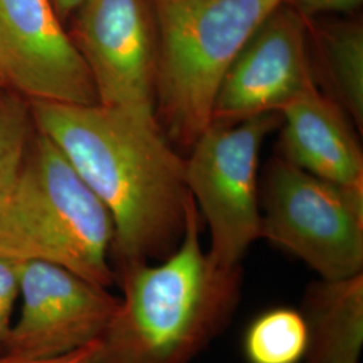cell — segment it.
<instances>
[{
  "label": "cell",
  "mask_w": 363,
  "mask_h": 363,
  "mask_svg": "<svg viewBox=\"0 0 363 363\" xmlns=\"http://www.w3.org/2000/svg\"><path fill=\"white\" fill-rule=\"evenodd\" d=\"M28 103L34 128L108 208L116 269L169 257L181 244L191 194L184 157L155 118L101 104Z\"/></svg>",
  "instance_id": "cell-1"
},
{
  "label": "cell",
  "mask_w": 363,
  "mask_h": 363,
  "mask_svg": "<svg viewBox=\"0 0 363 363\" xmlns=\"http://www.w3.org/2000/svg\"><path fill=\"white\" fill-rule=\"evenodd\" d=\"M123 291L93 363H191L230 325L242 269L217 265L201 244V213L190 195L181 244L160 264L115 269Z\"/></svg>",
  "instance_id": "cell-2"
},
{
  "label": "cell",
  "mask_w": 363,
  "mask_h": 363,
  "mask_svg": "<svg viewBox=\"0 0 363 363\" xmlns=\"http://www.w3.org/2000/svg\"><path fill=\"white\" fill-rule=\"evenodd\" d=\"M113 238V220L104 203L35 130L0 208V255L54 264L109 288L116 280L111 267Z\"/></svg>",
  "instance_id": "cell-3"
},
{
  "label": "cell",
  "mask_w": 363,
  "mask_h": 363,
  "mask_svg": "<svg viewBox=\"0 0 363 363\" xmlns=\"http://www.w3.org/2000/svg\"><path fill=\"white\" fill-rule=\"evenodd\" d=\"M286 0H150L157 31L155 115L174 147L190 151L211 123L234 58Z\"/></svg>",
  "instance_id": "cell-4"
},
{
  "label": "cell",
  "mask_w": 363,
  "mask_h": 363,
  "mask_svg": "<svg viewBox=\"0 0 363 363\" xmlns=\"http://www.w3.org/2000/svg\"><path fill=\"white\" fill-rule=\"evenodd\" d=\"M264 178L261 238L303 259L320 279L363 272V189L325 181L279 155Z\"/></svg>",
  "instance_id": "cell-5"
},
{
  "label": "cell",
  "mask_w": 363,
  "mask_h": 363,
  "mask_svg": "<svg viewBox=\"0 0 363 363\" xmlns=\"http://www.w3.org/2000/svg\"><path fill=\"white\" fill-rule=\"evenodd\" d=\"M281 124L279 112L238 123L211 121L184 157V182L210 229L208 256L222 268L241 265L261 238L259 159Z\"/></svg>",
  "instance_id": "cell-6"
},
{
  "label": "cell",
  "mask_w": 363,
  "mask_h": 363,
  "mask_svg": "<svg viewBox=\"0 0 363 363\" xmlns=\"http://www.w3.org/2000/svg\"><path fill=\"white\" fill-rule=\"evenodd\" d=\"M76 13L70 38L99 104L156 120L159 48L150 0H85Z\"/></svg>",
  "instance_id": "cell-7"
},
{
  "label": "cell",
  "mask_w": 363,
  "mask_h": 363,
  "mask_svg": "<svg viewBox=\"0 0 363 363\" xmlns=\"http://www.w3.org/2000/svg\"><path fill=\"white\" fill-rule=\"evenodd\" d=\"M22 308L0 352L48 358L99 340L116 311L118 298L62 267L21 261Z\"/></svg>",
  "instance_id": "cell-8"
},
{
  "label": "cell",
  "mask_w": 363,
  "mask_h": 363,
  "mask_svg": "<svg viewBox=\"0 0 363 363\" xmlns=\"http://www.w3.org/2000/svg\"><path fill=\"white\" fill-rule=\"evenodd\" d=\"M0 77L27 101L99 104L91 73L50 0H0Z\"/></svg>",
  "instance_id": "cell-9"
},
{
  "label": "cell",
  "mask_w": 363,
  "mask_h": 363,
  "mask_svg": "<svg viewBox=\"0 0 363 363\" xmlns=\"http://www.w3.org/2000/svg\"><path fill=\"white\" fill-rule=\"evenodd\" d=\"M308 22L286 3L276 9L234 58L214 99L211 121L238 123L279 112L315 81Z\"/></svg>",
  "instance_id": "cell-10"
},
{
  "label": "cell",
  "mask_w": 363,
  "mask_h": 363,
  "mask_svg": "<svg viewBox=\"0 0 363 363\" xmlns=\"http://www.w3.org/2000/svg\"><path fill=\"white\" fill-rule=\"evenodd\" d=\"M279 113L283 128L277 155L325 181L363 189L361 145L346 112L316 82L286 101Z\"/></svg>",
  "instance_id": "cell-11"
},
{
  "label": "cell",
  "mask_w": 363,
  "mask_h": 363,
  "mask_svg": "<svg viewBox=\"0 0 363 363\" xmlns=\"http://www.w3.org/2000/svg\"><path fill=\"white\" fill-rule=\"evenodd\" d=\"M301 315L308 328L307 363H359L363 347V272L308 286Z\"/></svg>",
  "instance_id": "cell-12"
},
{
  "label": "cell",
  "mask_w": 363,
  "mask_h": 363,
  "mask_svg": "<svg viewBox=\"0 0 363 363\" xmlns=\"http://www.w3.org/2000/svg\"><path fill=\"white\" fill-rule=\"evenodd\" d=\"M316 40L330 97L340 105L362 133V23L345 22L322 27Z\"/></svg>",
  "instance_id": "cell-13"
},
{
  "label": "cell",
  "mask_w": 363,
  "mask_h": 363,
  "mask_svg": "<svg viewBox=\"0 0 363 363\" xmlns=\"http://www.w3.org/2000/svg\"><path fill=\"white\" fill-rule=\"evenodd\" d=\"M249 363H298L308 349V328L301 312L280 307L264 312L245 335Z\"/></svg>",
  "instance_id": "cell-14"
},
{
  "label": "cell",
  "mask_w": 363,
  "mask_h": 363,
  "mask_svg": "<svg viewBox=\"0 0 363 363\" xmlns=\"http://www.w3.org/2000/svg\"><path fill=\"white\" fill-rule=\"evenodd\" d=\"M33 128L26 99L9 88L0 89V208L22 167Z\"/></svg>",
  "instance_id": "cell-15"
},
{
  "label": "cell",
  "mask_w": 363,
  "mask_h": 363,
  "mask_svg": "<svg viewBox=\"0 0 363 363\" xmlns=\"http://www.w3.org/2000/svg\"><path fill=\"white\" fill-rule=\"evenodd\" d=\"M21 294V261L0 255V350L11 325Z\"/></svg>",
  "instance_id": "cell-16"
},
{
  "label": "cell",
  "mask_w": 363,
  "mask_h": 363,
  "mask_svg": "<svg viewBox=\"0 0 363 363\" xmlns=\"http://www.w3.org/2000/svg\"><path fill=\"white\" fill-rule=\"evenodd\" d=\"M363 0H286V4L294 11L311 21L320 13H350L361 7Z\"/></svg>",
  "instance_id": "cell-17"
},
{
  "label": "cell",
  "mask_w": 363,
  "mask_h": 363,
  "mask_svg": "<svg viewBox=\"0 0 363 363\" xmlns=\"http://www.w3.org/2000/svg\"><path fill=\"white\" fill-rule=\"evenodd\" d=\"M97 342V340H96ZM96 342L67 352L64 355L48 357V358H21L0 352V363H93V352L96 347Z\"/></svg>",
  "instance_id": "cell-18"
},
{
  "label": "cell",
  "mask_w": 363,
  "mask_h": 363,
  "mask_svg": "<svg viewBox=\"0 0 363 363\" xmlns=\"http://www.w3.org/2000/svg\"><path fill=\"white\" fill-rule=\"evenodd\" d=\"M52 7L55 10V13L58 15V18L62 21L67 16H70L72 13H76L78 7L85 1V0H50Z\"/></svg>",
  "instance_id": "cell-19"
},
{
  "label": "cell",
  "mask_w": 363,
  "mask_h": 363,
  "mask_svg": "<svg viewBox=\"0 0 363 363\" xmlns=\"http://www.w3.org/2000/svg\"><path fill=\"white\" fill-rule=\"evenodd\" d=\"M3 88H7L6 85H4V81L1 79V77H0V89H3Z\"/></svg>",
  "instance_id": "cell-20"
}]
</instances>
